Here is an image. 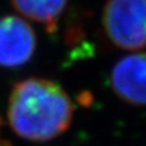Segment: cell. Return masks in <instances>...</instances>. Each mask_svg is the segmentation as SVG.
I'll return each instance as SVG.
<instances>
[{
  "label": "cell",
  "mask_w": 146,
  "mask_h": 146,
  "mask_svg": "<svg viewBox=\"0 0 146 146\" xmlns=\"http://www.w3.org/2000/svg\"><path fill=\"white\" fill-rule=\"evenodd\" d=\"M67 1L68 0H11V4L22 16L43 25L49 33H54Z\"/></svg>",
  "instance_id": "obj_5"
},
{
  "label": "cell",
  "mask_w": 146,
  "mask_h": 146,
  "mask_svg": "<svg viewBox=\"0 0 146 146\" xmlns=\"http://www.w3.org/2000/svg\"><path fill=\"white\" fill-rule=\"evenodd\" d=\"M102 26L117 48L130 51L146 48V0H107Z\"/></svg>",
  "instance_id": "obj_2"
},
{
  "label": "cell",
  "mask_w": 146,
  "mask_h": 146,
  "mask_svg": "<svg viewBox=\"0 0 146 146\" xmlns=\"http://www.w3.org/2000/svg\"><path fill=\"white\" fill-rule=\"evenodd\" d=\"M74 106L57 83L28 78L13 86L7 106V119L15 133L26 140L49 141L71 127Z\"/></svg>",
  "instance_id": "obj_1"
},
{
  "label": "cell",
  "mask_w": 146,
  "mask_h": 146,
  "mask_svg": "<svg viewBox=\"0 0 146 146\" xmlns=\"http://www.w3.org/2000/svg\"><path fill=\"white\" fill-rule=\"evenodd\" d=\"M0 146H12L9 141H5V140H0Z\"/></svg>",
  "instance_id": "obj_6"
},
{
  "label": "cell",
  "mask_w": 146,
  "mask_h": 146,
  "mask_svg": "<svg viewBox=\"0 0 146 146\" xmlns=\"http://www.w3.org/2000/svg\"><path fill=\"white\" fill-rule=\"evenodd\" d=\"M110 83L121 100L133 106L146 105V51L130 54L111 71Z\"/></svg>",
  "instance_id": "obj_4"
},
{
  "label": "cell",
  "mask_w": 146,
  "mask_h": 146,
  "mask_svg": "<svg viewBox=\"0 0 146 146\" xmlns=\"http://www.w3.org/2000/svg\"><path fill=\"white\" fill-rule=\"evenodd\" d=\"M35 48V33L28 22L17 16L0 18V66H23L33 57Z\"/></svg>",
  "instance_id": "obj_3"
}]
</instances>
